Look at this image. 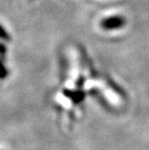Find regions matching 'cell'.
I'll return each instance as SVG.
<instances>
[{"label":"cell","instance_id":"6da1fadb","mask_svg":"<svg viewBox=\"0 0 149 150\" xmlns=\"http://www.w3.org/2000/svg\"><path fill=\"white\" fill-rule=\"evenodd\" d=\"M126 24V20L122 16H112L102 20L101 21V27L105 30H116L123 27Z\"/></svg>","mask_w":149,"mask_h":150},{"label":"cell","instance_id":"7a4b0ae2","mask_svg":"<svg viewBox=\"0 0 149 150\" xmlns=\"http://www.w3.org/2000/svg\"><path fill=\"white\" fill-rule=\"evenodd\" d=\"M64 95L70 98L71 100L74 102L75 104H78L81 102L83 101V99L85 97V94L83 91H71V90H64Z\"/></svg>","mask_w":149,"mask_h":150},{"label":"cell","instance_id":"3957f363","mask_svg":"<svg viewBox=\"0 0 149 150\" xmlns=\"http://www.w3.org/2000/svg\"><path fill=\"white\" fill-rule=\"evenodd\" d=\"M8 76V70L4 64V61L0 60V79H4Z\"/></svg>","mask_w":149,"mask_h":150},{"label":"cell","instance_id":"277c9868","mask_svg":"<svg viewBox=\"0 0 149 150\" xmlns=\"http://www.w3.org/2000/svg\"><path fill=\"white\" fill-rule=\"evenodd\" d=\"M0 39H2L3 41H10L11 36L9 35V33L6 31L4 27L0 24Z\"/></svg>","mask_w":149,"mask_h":150}]
</instances>
